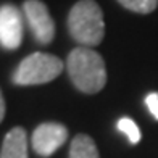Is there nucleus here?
I'll return each instance as SVG.
<instances>
[{"label":"nucleus","instance_id":"obj_1","mask_svg":"<svg viewBox=\"0 0 158 158\" xmlns=\"http://www.w3.org/2000/svg\"><path fill=\"white\" fill-rule=\"evenodd\" d=\"M71 82L84 94H98L106 84V66L97 50L90 47L73 48L66 60Z\"/></svg>","mask_w":158,"mask_h":158},{"label":"nucleus","instance_id":"obj_2","mask_svg":"<svg viewBox=\"0 0 158 158\" xmlns=\"http://www.w3.org/2000/svg\"><path fill=\"white\" fill-rule=\"evenodd\" d=\"M68 31L81 47H97L105 35L103 11L95 0H79L68 13Z\"/></svg>","mask_w":158,"mask_h":158},{"label":"nucleus","instance_id":"obj_3","mask_svg":"<svg viewBox=\"0 0 158 158\" xmlns=\"http://www.w3.org/2000/svg\"><path fill=\"white\" fill-rule=\"evenodd\" d=\"M64 68V63L52 53L35 52L21 60L13 73L11 81L16 85H39L56 79Z\"/></svg>","mask_w":158,"mask_h":158},{"label":"nucleus","instance_id":"obj_4","mask_svg":"<svg viewBox=\"0 0 158 158\" xmlns=\"http://www.w3.org/2000/svg\"><path fill=\"white\" fill-rule=\"evenodd\" d=\"M23 10L34 39L42 45H48L55 37V21L47 5L42 0H26Z\"/></svg>","mask_w":158,"mask_h":158},{"label":"nucleus","instance_id":"obj_5","mask_svg":"<svg viewBox=\"0 0 158 158\" xmlns=\"http://www.w3.org/2000/svg\"><path fill=\"white\" fill-rule=\"evenodd\" d=\"M68 139V127L61 123H42L34 129L31 143L34 152L40 156L53 155Z\"/></svg>","mask_w":158,"mask_h":158},{"label":"nucleus","instance_id":"obj_6","mask_svg":"<svg viewBox=\"0 0 158 158\" xmlns=\"http://www.w3.org/2000/svg\"><path fill=\"white\" fill-rule=\"evenodd\" d=\"M23 40V16L11 3L0 6V45L6 50H16Z\"/></svg>","mask_w":158,"mask_h":158},{"label":"nucleus","instance_id":"obj_7","mask_svg":"<svg viewBox=\"0 0 158 158\" xmlns=\"http://www.w3.org/2000/svg\"><path fill=\"white\" fill-rule=\"evenodd\" d=\"M0 158H29L27 155V132L24 127L15 126L6 132L2 142Z\"/></svg>","mask_w":158,"mask_h":158},{"label":"nucleus","instance_id":"obj_8","mask_svg":"<svg viewBox=\"0 0 158 158\" xmlns=\"http://www.w3.org/2000/svg\"><path fill=\"white\" fill-rule=\"evenodd\" d=\"M69 158H100L94 139L87 134H77L71 140Z\"/></svg>","mask_w":158,"mask_h":158},{"label":"nucleus","instance_id":"obj_9","mask_svg":"<svg viewBox=\"0 0 158 158\" xmlns=\"http://www.w3.org/2000/svg\"><path fill=\"white\" fill-rule=\"evenodd\" d=\"M118 2L124 8L134 13H140V15H148L158 6V0H118Z\"/></svg>","mask_w":158,"mask_h":158},{"label":"nucleus","instance_id":"obj_10","mask_svg":"<svg viewBox=\"0 0 158 158\" xmlns=\"http://www.w3.org/2000/svg\"><path fill=\"white\" fill-rule=\"evenodd\" d=\"M116 126H118V131L126 134V137L129 139V142H131L132 145L139 143V140H140V129H139V126L135 124L131 118H127V116L121 118Z\"/></svg>","mask_w":158,"mask_h":158},{"label":"nucleus","instance_id":"obj_11","mask_svg":"<svg viewBox=\"0 0 158 158\" xmlns=\"http://www.w3.org/2000/svg\"><path fill=\"white\" fill-rule=\"evenodd\" d=\"M145 103H147L148 111L152 113V116L158 119V92H150L145 97Z\"/></svg>","mask_w":158,"mask_h":158},{"label":"nucleus","instance_id":"obj_12","mask_svg":"<svg viewBox=\"0 0 158 158\" xmlns=\"http://www.w3.org/2000/svg\"><path fill=\"white\" fill-rule=\"evenodd\" d=\"M5 111H6V105H5L3 94H2V90H0V123H2L3 118H5Z\"/></svg>","mask_w":158,"mask_h":158}]
</instances>
